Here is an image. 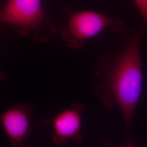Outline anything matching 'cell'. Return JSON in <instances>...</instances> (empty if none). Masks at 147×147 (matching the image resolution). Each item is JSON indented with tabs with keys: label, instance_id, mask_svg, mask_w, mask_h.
Listing matches in <instances>:
<instances>
[{
	"label": "cell",
	"instance_id": "cell-1",
	"mask_svg": "<svg viewBox=\"0 0 147 147\" xmlns=\"http://www.w3.org/2000/svg\"><path fill=\"white\" fill-rule=\"evenodd\" d=\"M141 35L134 37L116 53L99 57L93 71L97 79L95 93L108 109L117 106L123 115L126 137H131V126L143 86Z\"/></svg>",
	"mask_w": 147,
	"mask_h": 147
},
{
	"label": "cell",
	"instance_id": "cell-5",
	"mask_svg": "<svg viewBox=\"0 0 147 147\" xmlns=\"http://www.w3.org/2000/svg\"><path fill=\"white\" fill-rule=\"evenodd\" d=\"M32 114L31 105L22 102L16 104L1 114V124L10 147H26Z\"/></svg>",
	"mask_w": 147,
	"mask_h": 147
},
{
	"label": "cell",
	"instance_id": "cell-4",
	"mask_svg": "<svg viewBox=\"0 0 147 147\" xmlns=\"http://www.w3.org/2000/svg\"><path fill=\"white\" fill-rule=\"evenodd\" d=\"M84 110V105L74 102L69 109L61 111L54 117L42 121L43 124H53L51 138L56 145L63 146L69 142L81 143L82 116Z\"/></svg>",
	"mask_w": 147,
	"mask_h": 147
},
{
	"label": "cell",
	"instance_id": "cell-7",
	"mask_svg": "<svg viewBox=\"0 0 147 147\" xmlns=\"http://www.w3.org/2000/svg\"><path fill=\"white\" fill-rule=\"evenodd\" d=\"M100 141L102 144L104 145V147H116L104 136L100 137ZM121 147H135L132 141V137L126 138L124 144Z\"/></svg>",
	"mask_w": 147,
	"mask_h": 147
},
{
	"label": "cell",
	"instance_id": "cell-2",
	"mask_svg": "<svg viewBox=\"0 0 147 147\" xmlns=\"http://www.w3.org/2000/svg\"><path fill=\"white\" fill-rule=\"evenodd\" d=\"M2 27H9L22 36H31L38 43L47 42L58 31L44 10L42 0H7L0 13Z\"/></svg>",
	"mask_w": 147,
	"mask_h": 147
},
{
	"label": "cell",
	"instance_id": "cell-6",
	"mask_svg": "<svg viewBox=\"0 0 147 147\" xmlns=\"http://www.w3.org/2000/svg\"><path fill=\"white\" fill-rule=\"evenodd\" d=\"M141 16L147 25V0H134Z\"/></svg>",
	"mask_w": 147,
	"mask_h": 147
},
{
	"label": "cell",
	"instance_id": "cell-3",
	"mask_svg": "<svg viewBox=\"0 0 147 147\" xmlns=\"http://www.w3.org/2000/svg\"><path fill=\"white\" fill-rule=\"evenodd\" d=\"M63 11L68 20L67 25L62 27L59 32L63 42L70 48H82L86 40L107 28L116 32L126 30L125 24L121 20L98 12L74 11L67 8H63Z\"/></svg>",
	"mask_w": 147,
	"mask_h": 147
}]
</instances>
